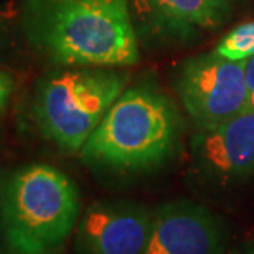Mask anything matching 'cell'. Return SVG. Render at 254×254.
<instances>
[{
	"mask_svg": "<svg viewBox=\"0 0 254 254\" xmlns=\"http://www.w3.org/2000/svg\"><path fill=\"white\" fill-rule=\"evenodd\" d=\"M21 30L64 67H125L139 59L129 0H25Z\"/></svg>",
	"mask_w": 254,
	"mask_h": 254,
	"instance_id": "obj_1",
	"label": "cell"
},
{
	"mask_svg": "<svg viewBox=\"0 0 254 254\" xmlns=\"http://www.w3.org/2000/svg\"><path fill=\"white\" fill-rule=\"evenodd\" d=\"M79 213L75 184L50 164H28L0 179V231L13 254L59 253Z\"/></svg>",
	"mask_w": 254,
	"mask_h": 254,
	"instance_id": "obj_2",
	"label": "cell"
},
{
	"mask_svg": "<svg viewBox=\"0 0 254 254\" xmlns=\"http://www.w3.org/2000/svg\"><path fill=\"white\" fill-rule=\"evenodd\" d=\"M181 131L172 100L151 85L125 89L80 149L85 163L138 172L163 164Z\"/></svg>",
	"mask_w": 254,
	"mask_h": 254,
	"instance_id": "obj_3",
	"label": "cell"
},
{
	"mask_svg": "<svg viewBox=\"0 0 254 254\" xmlns=\"http://www.w3.org/2000/svg\"><path fill=\"white\" fill-rule=\"evenodd\" d=\"M128 80V74L115 67H66L45 75L33 102L41 133L66 153H77Z\"/></svg>",
	"mask_w": 254,
	"mask_h": 254,
	"instance_id": "obj_4",
	"label": "cell"
},
{
	"mask_svg": "<svg viewBox=\"0 0 254 254\" xmlns=\"http://www.w3.org/2000/svg\"><path fill=\"white\" fill-rule=\"evenodd\" d=\"M176 90L197 128L228 120L250 107L246 61L215 50L190 58L177 74Z\"/></svg>",
	"mask_w": 254,
	"mask_h": 254,
	"instance_id": "obj_5",
	"label": "cell"
},
{
	"mask_svg": "<svg viewBox=\"0 0 254 254\" xmlns=\"http://www.w3.org/2000/svg\"><path fill=\"white\" fill-rule=\"evenodd\" d=\"M138 40L187 45L221 28L236 0H129Z\"/></svg>",
	"mask_w": 254,
	"mask_h": 254,
	"instance_id": "obj_6",
	"label": "cell"
},
{
	"mask_svg": "<svg viewBox=\"0 0 254 254\" xmlns=\"http://www.w3.org/2000/svg\"><path fill=\"white\" fill-rule=\"evenodd\" d=\"M153 210L131 202L90 203L77 225L80 254H144Z\"/></svg>",
	"mask_w": 254,
	"mask_h": 254,
	"instance_id": "obj_7",
	"label": "cell"
},
{
	"mask_svg": "<svg viewBox=\"0 0 254 254\" xmlns=\"http://www.w3.org/2000/svg\"><path fill=\"white\" fill-rule=\"evenodd\" d=\"M192 156L198 169L218 181H240L254 174V110L210 127L192 138Z\"/></svg>",
	"mask_w": 254,
	"mask_h": 254,
	"instance_id": "obj_8",
	"label": "cell"
},
{
	"mask_svg": "<svg viewBox=\"0 0 254 254\" xmlns=\"http://www.w3.org/2000/svg\"><path fill=\"white\" fill-rule=\"evenodd\" d=\"M223 241V226L205 207L171 202L153 210L144 254H220Z\"/></svg>",
	"mask_w": 254,
	"mask_h": 254,
	"instance_id": "obj_9",
	"label": "cell"
},
{
	"mask_svg": "<svg viewBox=\"0 0 254 254\" xmlns=\"http://www.w3.org/2000/svg\"><path fill=\"white\" fill-rule=\"evenodd\" d=\"M221 56L235 59V61H246L254 56V20L246 21L226 33L218 45L215 46Z\"/></svg>",
	"mask_w": 254,
	"mask_h": 254,
	"instance_id": "obj_10",
	"label": "cell"
},
{
	"mask_svg": "<svg viewBox=\"0 0 254 254\" xmlns=\"http://www.w3.org/2000/svg\"><path fill=\"white\" fill-rule=\"evenodd\" d=\"M18 25H21V5L13 0L0 2V53L13 38Z\"/></svg>",
	"mask_w": 254,
	"mask_h": 254,
	"instance_id": "obj_11",
	"label": "cell"
},
{
	"mask_svg": "<svg viewBox=\"0 0 254 254\" xmlns=\"http://www.w3.org/2000/svg\"><path fill=\"white\" fill-rule=\"evenodd\" d=\"M13 87H15V82H13L12 75L8 72L0 71V112L7 107L10 97H12Z\"/></svg>",
	"mask_w": 254,
	"mask_h": 254,
	"instance_id": "obj_12",
	"label": "cell"
},
{
	"mask_svg": "<svg viewBox=\"0 0 254 254\" xmlns=\"http://www.w3.org/2000/svg\"><path fill=\"white\" fill-rule=\"evenodd\" d=\"M246 80L250 89V107L248 110H254V56L246 59Z\"/></svg>",
	"mask_w": 254,
	"mask_h": 254,
	"instance_id": "obj_13",
	"label": "cell"
},
{
	"mask_svg": "<svg viewBox=\"0 0 254 254\" xmlns=\"http://www.w3.org/2000/svg\"><path fill=\"white\" fill-rule=\"evenodd\" d=\"M0 254H7V253L3 251V248H2V241H0Z\"/></svg>",
	"mask_w": 254,
	"mask_h": 254,
	"instance_id": "obj_14",
	"label": "cell"
}]
</instances>
